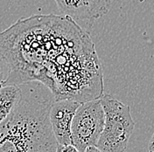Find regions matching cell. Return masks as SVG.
<instances>
[{
    "instance_id": "1",
    "label": "cell",
    "mask_w": 154,
    "mask_h": 152,
    "mask_svg": "<svg viewBox=\"0 0 154 152\" xmlns=\"http://www.w3.org/2000/svg\"><path fill=\"white\" fill-rule=\"evenodd\" d=\"M11 74L5 86L39 81L55 101L79 102L103 95V74L89 34L67 16L20 19L0 33Z\"/></svg>"
},
{
    "instance_id": "2",
    "label": "cell",
    "mask_w": 154,
    "mask_h": 152,
    "mask_svg": "<svg viewBox=\"0 0 154 152\" xmlns=\"http://www.w3.org/2000/svg\"><path fill=\"white\" fill-rule=\"evenodd\" d=\"M23 86L18 104L0 123V152H55L58 143L49 120L54 95L39 81Z\"/></svg>"
},
{
    "instance_id": "3",
    "label": "cell",
    "mask_w": 154,
    "mask_h": 152,
    "mask_svg": "<svg viewBox=\"0 0 154 152\" xmlns=\"http://www.w3.org/2000/svg\"><path fill=\"white\" fill-rule=\"evenodd\" d=\"M100 101L105 121L96 146L103 152H125L135 128L131 108L109 95H103Z\"/></svg>"
},
{
    "instance_id": "4",
    "label": "cell",
    "mask_w": 154,
    "mask_h": 152,
    "mask_svg": "<svg viewBox=\"0 0 154 152\" xmlns=\"http://www.w3.org/2000/svg\"><path fill=\"white\" fill-rule=\"evenodd\" d=\"M105 115L100 99L82 102L71 125V144L83 152L88 146L96 145L103 130Z\"/></svg>"
},
{
    "instance_id": "5",
    "label": "cell",
    "mask_w": 154,
    "mask_h": 152,
    "mask_svg": "<svg viewBox=\"0 0 154 152\" xmlns=\"http://www.w3.org/2000/svg\"><path fill=\"white\" fill-rule=\"evenodd\" d=\"M61 15L73 19L88 33L96 20L106 15L110 0H54Z\"/></svg>"
},
{
    "instance_id": "6",
    "label": "cell",
    "mask_w": 154,
    "mask_h": 152,
    "mask_svg": "<svg viewBox=\"0 0 154 152\" xmlns=\"http://www.w3.org/2000/svg\"><path fill=\"white\" fill-rule=\"evenodd\" d=\"M81 102L74 100L54 101L49 112V120L58 144L71 143V125Z\"/></svg>"
},
{
    "instance_id": "7",
    "label": "cell",
    "mask_w": 154,
    "mask_h": 152,
    "mask_svg": "<svg viewBox=\"0 0 154 152\" xmlns=\"http://www.w3.org/2000/svg\"><path fill=\"white\" fill-rule=\"evenodd\" d=\"M20 85L0 87V123L9 115L21 97Z\"/></svg>"
},
{
    "instance_id": "8",
    "label": "cell",
    "mask_w": 154,
    "mask_h": 152,
    "mask_svg": "<svg viewBox=\"0 0 154 152\" xmlns=\"http://www.w3.org/2000/svg\"><path fill=\"white\" fill-rule=\"evenodd\" d=\"M11 74V66L8 60L0 53V87L5 86Z\"/></svg>"
},
{
    "instance_id": "9",
    "label": "cell",
    "mask_w": 154,
    "mask_h": 152,
    "mask_svg": "<svg viewBox=\"0 0 154 152\" xmlns=\"http://www.w3.org/2000/svg\"><path fill=\"white\" fill-rule=\"evenodd\" d=\"M61 152H80L77 150L76 147H75L73 144H67V145H61Z\"/></svg>"
},
{
    "instance_id": "10",
    "label": "cell",
    "mask_w": 154,
    "mask_h": 152,
    "mask_svg": "<svg viewBox=\"0 0 154 152\" xmlns=\"http://www.w3.org/2000/svg\"><path fill=\"white\" fill-rule=\"evenodd\" d=\"M83 152H103V150H101L96 145H90V146H88L85 150Z\"/></svg>"
},
{
    "instance_id": "11",
    "label": "cell",
    "mask_w": 154,
    "mask_h": 152,
    "mask_svg": "<svg viewBox=\"0 0 154 152\" xmlns=\"http://www.w3.org/2000/svg\"><path fill=\"white\" fill-rule=\"evenodd\" d=\"M149 151H154V133L149 143Z\"/></svg>"
},
{
    "instance_id": "12",
    "label": "cell",
    "mask_w": 154,
    "mask_h": 152,
    "mask_svg": "<svg viewBox=\"0 0 154 152\" xmlns=\"http://www.w3.org/2000/svg\"><path fill=\"white\" fill-rule=\"evenodd\" d=\"M55 152H61V145L58 144L57 149H56V151Z\"/></svg>"
},
{
    "instance_id": "13",
    "label": "cell",
    "mask_w": 154,
    "mask_h": 152,
    "mask_svg": "<svg viewBox=\"0 0 154 152\" xmlns=\"http://www.w3.org/2000/svg\"><path fill=\"white\" fill-rule=\"evenodd\" d=\"M149 152H154V151H149Z\"/></svg>"
}]
</instances>
